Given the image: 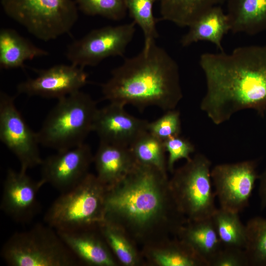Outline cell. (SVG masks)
Returning <instances> with one entry per match:
<instances>
[{
  "label": "cell",
  "instance_id": "1",
  "mask_svg": "<svg viewBox=\"0 0 266 266\" xmlns=\"http://www.w3.org/2000/svg\"><path fill=\"white\" fill-rule=\"evenodd\" d=\"M199 63L206 90L200 109L216 125L245 109L266 112V44L240 46L231 53H204Z\"/></svg>",
  "mask_w": 266,
  "mask_h": 266
},
{
  "label": "cell",
  "instance_id": "2",
  "mask_svg": "<svg viewBox=\"0 0 266 266\" xmlns=\"http://www.w3.org/2000/svg\"><path fill=\"white\" fill-rule=\"evenodd\" d=\"M101 91L110 103L140 109L153 106L165 111L175 109L183 98L178 64L156 43L114 68Z\"/></svg>",
  "mask_w": 266,
  "mask_h": 266
},
{
  "label": "cell",
  "instance_id": "3",
  "mask_svg": "<svg viewBox=\"0 0 266 266\" xmlns=\"http://www.w3.org/2000/svg\"><path fill=\"white\" fill-rule=\"evenodd\" d=\"M170 213L183 215L166 173L154 167L136 163L123 179L106 189L103 221L115 225L121 221L143 229Z\"/></svg>",
  "mask_w": 266,
  "mask_h": 266
},
{
  "label": "cell",
  "instance_id": "4",
  "mask_svg": "<svg viewBox=\"0 0 266 266\" xmlns=\"http://www.w3.org/2000/svg\"><path fill=\"white\" fill-rule=\"evenodd\" d=\"M98 109L90 95L81 90L58 100L37 133L39 144L60 151L85 143Z\"/></svg>",
  "mask_w": 266,
  "mask_h": 266
},
{
  "label": "cell",
  "instance_id": "5",
  "mask_svg": "<svg viewBox=\"0 0 266 266\" xmlns=\"http://www.w3.org/2000/svg\"><path fill=\"white\" fill-rule=\"evenodd\" d=\"M0 255L10 266H77L81 263L57 231L47 224H37L30 229L11 235Z\"/></svg>",
  "mask_w": 266,
  "mask_h": 266
},
{
  "label": "cell",
  "instance_id": "6",
  "mask_svg": "<svg viewBox=\"0 0 266 266\" xmlns=\"http://www.w3.org/2000/svg\"><path fill=\"white\" fill-rule=\"evenodd\" d=\"M106 189L89 173L75 187L61 193L45 213L44 222L56 231L99 226L104 220Z\"/></svg>",
  "mask_w": 266,
  "mask_h": 266
},
{
  "label": "cell",
  "instance_id": "7",
  "mask_svg": "<svg viewBox=\"0 0 266 266\" xmlns=\"http://www.w3.org/2000/svg\"><path fill=\"white\" fill-rule=\"evenodd\" d=\"M1 4L8 16L44 41L69 33L78 17L73 0H1Z\"/></svg>",
  "mask_w": 266,
  "mask_h": 266
},
{
  "label": "cell",
  "instance_id": "8",
  "mask_svg": "<svg viewBox=\"0 0 266 266\" xmlns=\"http://www.w3.org/2000/svg\"><path fill=\"white\" fill-rule=\"evenodd\" d=\"M211 165L206 156L198 153L177 169L169 181L175 203L187 220L211 218L217 209Z\"/></svg>",
  "mask_w": 266,
  "mask_h": 266
},
{
  "label": "cell",
  "instance_id": "9",
  "mask_svg": "<svg viewBox=\"0 0 266 266\" xmlns=\"http://www.w3.org/2000/svg\"><path fill=\"white\" fill-rule=\"evenodd\" d=\"M135 23L95 29L68 45L66 55L71 64L84 68L110 57L124 56L135 31Z\"/></svg>",
  "mask_w": 266,
  "mask_h": 266
},
{
  "label": "cell",
  "instance_id": "10",
  "mask_svg": "<svg viewBox=\"0 0 266 266\" xmlns=\"http://www.w3.org/2000/svg\"><path fill=\"white\" fill-rule=\"evenodd\" d=\"M0 139L18 160L20 170L27 172L41 164L37 133L17 109L14 97L3 91L0 93Z\"/></svg>",
  "mask_w": 266,
  "mask_h": 266
},
{
  "label": "cell",
  "instance_id": "11",
  "mask_svg": "<svg viewBox=\"0 0 266 266\" xmlns=\"http://www.w3.org/2000/svg\"><path fill=\"white\" fill-rule=\"evenodd\" d=\"M255 160L222 164L211 170V177L221 208L240 213L248 206L259 179Z\"/></svg>",
  "mask_w": 266,
  "mask_h": 266
},
{
  "label": "cell",
  "instance_id": "12",
  "mask_svg": "<svg viewBox=\"0 0 266 266\" xmlns=\"http://www.w3.org/2000/svg\"><path fill=\"white\" fill-rule=\"evenodd\" d=\"M43 160L41 179L61 193L66 192L79 183L89 173L94 156L89 145L57 151Z\"/></svg>",
  "mask_w": 266,
  "mask_h": 266
},
{
  "label": "cell",
  "instance_id": "13",
  "mask_svg": "<svg viewBox=\"0 0 266 266\" xmlns=\"http://www.w3.org/2000/svg\"><path fill=\"white\" fill-rule=\"evenodd\" d=\"M37 75L21 82L19 94L59 100L84 86L88 74L84 68L73 64H60L36 71Z\"/></svg>",
  "mask_w": 266,
  "mask_h": 266
},
{
  "label": "cell",
  "instance_id": "14",
  "mask_svg": "<svg viewBox=\"0 0 266 266\" xmlns=\"http://www.w3.org/2000/svg\"><path fill=\"white\" fill-rule=\"evenodd\" d=\"M44 184L41 179L33 180L27 172L9 169L3 182L0 209L17 223H29L39 211L37 193Z\"/></svg>",
  "mask_w": 266,
  "mask_h": 266
},
{
  "label": "cell",
  "instance_id": "15",
  "mask_svg": "<svg viewBox=\"0 0 266 266\" xmlns=\"http://www.w3.org/2000/svg\"><path fill=\"white\" fill-rule=\"evenodd\" d=\"M124 107L110 102L108 105L98 109L93 131L97 134L100 141L130 147L147 131L149 122L130 114Z\"/></svg>",
  "mask_w": 266,
  "mask_h": 266
},
{
  "label": "cell",
  "instance_id": "16",
  "mask_svg": "<svg viewBox=\"0 0 266 266\" xmlns=\"http://www.w3.org/2000/svg\"><path fill=\"white\" fill-rule=\"evenodd\" d=\"M95 227L57 232L81 264L95 266H115L105 239L103 241L93 231Z\"/></svg>",
  "mask_w": 266,
  "mask_h": 266
},
{
  "label": "cell",
  "instance_id": "17",
  "mask_svg": "<svg viewBox=\"0 0 266 266\" xmlns=\"http://www.w3.org/2000/svg\"><path fill=\"white\" fill-rule=\"evenodd\" d=\"M93 162L98 178L107 188L120 182L136 164L129 147L101 141Z\"/></svg>",
  "mask_w": 266,
  "mask_h": 266
},
{
  "label": "cell",
  "instance_id": "18",
  "mask_svg": "<svg viewBox=\"0 0 266 266\" xmlns=\"http://www.w3.org/2000/svg\"><path fill=\"white\" fill-rule=\"evenodd\" d=\"M189 28L181 38L182 46L205 41L213 43L220 51H224L222 42L224 35L231 30L228 16L220 6H214L204 12Z\"/></svg>",
  "mask_w": 266,
  "mask_h": 266
},
{
  "label": "cell",
  "instance_id": "19",
  "mask_svg": "<svg viewBox=\"0 0 266 266\" xmlns=\"http://www.w3.org/2000/svg\"><path fill=\"white\" fill-rule=\"evenodd\" d=\"M187 222L186 226H181L177 231L181 240L210 266L223 246L212 218Z\"/></svg>",
  "mask_w": 266,
  "mask_h": 266
},
{
  "label": "cell",
  "instance_id": "20",
  "mask_svg": "<svg viewBox=\"0 0 266 266\" xmlns=\"http://www.w3.org/2000/svg\"><path fill=\"white\" fill-rule=\"evenodd\" d=\"M226 13L233 33L253 35L266 31V0H228Z\"/></svg>",
  "mask_w": 266,
  "mask_h": 266
},
{
  "label": "cell",
  "instance_id": "21",
  "mask_svg": "<svg viewBox=\"0 0 266 266\" xmlns=\"http://www.w3.org/2000/svg\"><path fill=\"white\" fill-rule=\"evenodd\" d=\"M49 52L34 45L15 30L0 31V67L8 69L22 67L24 63L35 58L46 56Z\"/></svg>",
  "mask_w": 266,
  "mask_h": 266
},
{
  "label": "cell",
  "instance_id": "22",
  "mask_svg": "<svg viewBox=\"0 0 266 266\" xmlns=\"http://www.w3.org/2000/svg\"><path fill=\"white\" fill-rule=\"evenodd\" d=\"M226 0H159L161 20L189 27L204 12Z\"/></svg>",
  "mask_w": 266,
  "mask_h": 266
},
{
  "label": "cell",
  "instance_id": "23",
  "mask_svg": "<svg viewBox=\"0 0 266 266\" xmlns=\"http://www.w3.org/2000/svg\"><path fill=\"white\" fill-rule=\"evenodd\" d=\"M211 218L223 246L244 249L247 242L246 228L238 213L220 207Z\"/></svg>",
  "mask_w": 266,
  "mask_h": 266
},
{
  "label": "cell",
  "instance_id": "24",
  "mask_svg": "<svg viewBox=\"0 0 266 266\" xmlns=\"http://www.w3.org/2000/svg\"><path fill=\"white\" fill-rule=\"evenodd\" d=\"M129 148L136 163L152 166L166 173V151L163 141L147 131Z\"/></svg>",
  "mask_w": 266,
  "mask_h": 266
},
{
  "label": "cell",
  "instance_id": "25",
  "mask_svg": "<svg viewBox=\"0 0 266 266\" xmlns=\"http://www.w3.org/2000/svg\"><path fill=\"white\" fill-rule=\"evenodd\" d=\"M127 10L133 21L142 30L144 48L156 43L159 34L156 28L157 19L153 14V5L159 0H125Z\"/></svg>",
  "mask_w": 266,
  "mask_h": 266
},
{
  "label": "cell",
  "instance_id": "26",
  "mask_svg": "<svg viewBox=\"0 0 266 266\" xmlns=\"http://www.w3.org/2000/svg\"><path fill=\"white\" fill-rule=\"evenodd\" d=\"M246 228L244 250L248 266H266V218L255 217L247 222Z\"/></svg>",
  "mask_w": 266,
  "mask_h": 266
},
{
  "label": "cell",
  "instance_id": "27",
  "mask_svg": "<svg viewBox=\"0 0 266 266\" xmlns=\"http://www.w3.org/2000/svg\"><path fill=\"white\" fill-rule=\"evenodd\" d=\"M155 261L162 266H207L188 244L181 240L153 253Z\"/></svg>",
  "mask_w": 266,
  "mask_h": 266
},
{
  "label": "cell",
  "instance_id": "28",
  "mask_svg": "<svg viewBox=\"0 0 266 266\" xmlns=\"http://www.w3.org/2000/svg\"><path fill=\"white\" fill-rule=\"evenodd\" d=\"M99 226L103 237L118 260L125 266L136 264V252L132 244L120 233L118 226L105 221H102Z\"/></svg>",
  "mask_w": 266,
  "mask_h": 266
},
{
  "label": "cell",
  "instance_id": "29",
  "mask_svg": "<svg viewBox=\"0 0 266 266\" xmlns=\"http://www.w3.org/2000/svg\"><path fill=\"white\" fill-rule=\"evenodd\" d=\"M78 8L89 16H100L111 20L123 19L127 11L125 0H75Z\"/></svg>",
  "mask_w": 266,
  "mask_h": 266
},
{
  "label": "cell",
  "instance_id": "30",
  "mask_svg": "<svg viewBox=\"0 0 266 266\" xmlns=\"http://www.w3.org/2000/svg\"><path fill=\"white\" fill-rule=\"evenodd\" d=\"M181 124L180 112L175 109L166 111L156 120L148 122L147 131L161 140L180 135Z\"/></svg>",
  "mask_w": 266,
  "mask_h": 266
},
{
  "label": "cell",
  "instance_id": "31",
  "mask_svg": "<svg viewBox=\"0 0 266 266\" xmlns=\"http://www.w3.org/2000/svg\"><path fill=\"white\" fill-rule=\"evenodd\" d=\"M164 142L166 151L168 153L167 162L168 169L173 171L175 163L180 159L190 160L195 150L194 145L188 140L180 135L168 138Z\"/></svg>",
  "mask_w": 266,
  "mask_h": 266
},
{
  "label": "cell",
  "instance_id": "32",
  "mask_svg": "<svg viewBox=\"0 0 266 266\" xmlns=\"http://www.w3.org/2000/svg\"><path fill=\"white\" fill-rule=\"evenodd\" d=\"M210 266H248L244 249L223 246Z\"/></svg>",
  "mask_w": 266,
  "mask_h": 266
},
{
  "label": "cell",
  "instance_id": "33",
  "mask_svg": "<svg viewBox=\"0 0 266 266\" xmlns=\"http://www.w3.org/2000/svg\"><path fill=\"white\" fill-rule=\"evenodd\" d=\"M259 195L260 199L261 208L266 207V169L259 176Z\"/></svg>",
  "mask_w": 266,
  "mask_h": 266
}]
</instances>
